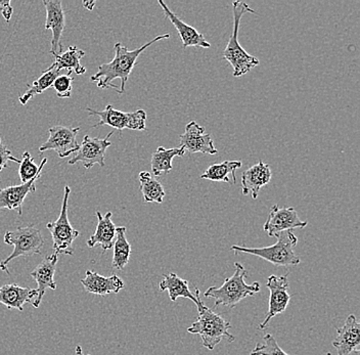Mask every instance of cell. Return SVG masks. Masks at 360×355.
Masks as SVG:
<instances>
[{"instance_id": "cell-1", "label": "cell", "mask_w": 360, "mask_h": 355, "mask_svg": "<svg viewBox=\"0 0 360 355\" xmlns=\"http://www.w3.org/2000/svg\"><path fill=\"white\" fill-rule=\"evenodd\" d=\"M169 34L157 36L154 39L143 44V46L129 51L120 42L115 44V57L108 64H103L98 67V72L90 77L91 82L96 83L98 89H116L118 93L122 94L125 91L126 83L129 79L130 74L136 65L139 56L153 44L160 40L168 39Z\"/></svg>"}, {"instance_id": "cell-2", "label": "cell", "mask_w": 360, "mask_h": 355, "mask_svg": "<svg viewBox=\"0 0 360 355\" xmlns=\"http://www.w3.org/2000/svg\"><path fill=\"white\" fill-rule=\"evenodd\" d=\"M235 269V273L231 278H225L221 286L210 287L205 292V297L215 300V306L224 305L233 309L240 301L260 292V284L258 282L247 284L248 273L244 265L236 262Z\"/></svg>"}, {"instance_id": "cell-3", "label": "cell", "mask_w": 360, "mask_h": 355, "mask_svg": "<svg viewBox=\"0 0 360 355\" xmlns=\"http://www.w3.org/2000/svg\"><path fill=\"white\" fill-rule=\"evenodd\" d=\"M198 307V318L188 329V332L193 335H199L202 339V346L207 349L214 350L222 340L229 343L236 341V337L229 333L231 323L224 320L219 314H215L212 309L207 307L200 300Z\"/></svg>"}, {"instance_id": "cell-4", "label": "cell", "mask_w": 360, "mask_h": 355, "mask_svg": "<svg viewBox=\"0 0 360 355\" xmlns=\"http://www.w3.org/2000/svg\"><path fill=\"white\" fill-rule=\"evenodd\" d=\"M245 13H256L253 8L244 1L233 2V29L229 44L224 51V58L233 69V77L246 75L252 69L257 67L260 62L256 57L249 55L238 42V29L240 20Z\"/></svg>"}, {"instance_id": "cell-5", "label": "cell", "mask_w": 360, "mask_h": 355, "mask_svg": "<svg viewBox=\"0 0 360 355\" xmlns=\"http://www.w3.org/2000/svg\"><path fill=\"white\" fill-rule=\"evenodd\" d=\"M278 242L272 246L262 248H248V247L233 245L231 250L238 253H247L262 258L276 266H294L300 264V258L294 252V248L298 244V238L292 231H283L276 235Z\"/></svg>"}, {"instance_id": "cell-6", "label": "cell", "mask_w": 360, "mask_h": 355, "mask_svg": "<svg viewBox=\"0 0 360 355\" xmlns=\"http://www.w3.org/2000/svg\"><path fill=\"white\" fill-rule=\"evenodd\" d=\"M4 243L13 246V253L6 259L2 260L0 269L11 275L8 264L18 257H30L36 254H41L45 240L41 231L34 224L19 226L15 231H6Z\"/></svg>"}, {"instance_id": "cell-7", "label": "cell", "mask_w": 360, "mask_h": 355, "mask_svg": "<svg viewBox=\"0 0 360 355\" xmlns=\"http://www.w3.org/2000/svg\"><path fill=\"white\" fill-rule=\"evenodd\" d=\"M71 195V188L69 186H65L64 199H63L60 214L56 221H51L46 224V228L51 231L53 238V248L55 253L65 254V255H73V243L80 235V233L73 228L70 224L68 217V204L69 197Z\"/></svg>"}, {"instance_id": "cell-8", "label": "cell", "mask_w": 360, "mask_h": 355, "mask_svg": "<svg viewBox=\"0 0 360 355\" xmlns=\"http://www.w3.org/2000/svg\"><path fill=\"white\" fill-rule=\"evenodd\" d=\"M90 116L100 117V121L94 125L92 128H98L108 125L114 129L122 131L124 129L135 130V131H146V113L145 110H137L131 113L119 111L115 109L112 105H108L103 111H96V110L87 108Z\"/></svg>"}, {"instance_id": "cell-9", "label": "cell", "mask_w": 360, "mask_h": 355, "mask_svg": "<svg viewBox=\"0 0 360 355\" xmlns=\"http://www.w3.org/2000/svg\"><path fill=\"white\" fill-rule=\"evenodd\" d=\"M112 134L114 131L110 132L105 138H90L89 136H85L82 143L79 146V150L68 163L70 165H75L81 162L86 169L94 167L96 164L100 165L101 168L105 167V152L108 148L112 146L109 139Z\"/></svg>"}, {"instance_id": "cell-10", "label": "cell", "mask_w": 360, "mask_h": 355, "mask_svg": "<svg viewBox=\"0 0 360 355\" xmlns=\"http://www.w3.org/2000/svg\"><path fill=\"white\" fill-rule=\"evenodd\" d=\"M269 290V312L264 321L259 325V329L265 330L274 316L283 314L287 309L291 295L289 293V273L281 276H270L266 284Z\"/></svg>"}, {"instance_id": "cell-11", "label": "cell", "mask_w": 360, "mask_h": 355, "mask_svg": "<svg viewBox=\"0 0 360 355\" xmlns=\"http://www.w3.org/2000/svg\"><path fill=\"white\" fill-rule=\"evenodd\" d=\"M49 138L39 148L40 152L55 150L60 158H66L75 154L79 150L77 134L80 127H68L64 125H56L49 128Z\"/></svg>"}, {"instance_id": "cell-12", "label": "cell", "mask_w": 360, "mask_h": 355, "mask_svg": "<svg viewBox=\"0 0 360 355\" xmlns=\"http://www.w3.org/2000/svg\"><path fill=\"white\" fill-rule=\"evenodd\" d=\"M308 222L303 221L298 217V213L292 207L280 208L274 205L270 209L269 217L265 221L263 231L269 237H276L283 231H292L295 228H304L307 226Z\"/></svg>"}, {"instance_id": "cell-13", "label": "cell", "mask_w": 360, "mask_h": 355, "mask_svg": "<svg viewBox=\"0 0 360 355\" xmlns=\"http://www.w3.org/2000/svg\"><path fill=\"white\" fill-rule=\"evenodd\" d=\"M46 10L45 29L53 31L51 53L53 56L63 53L62 35L66 26V17L60 0H44Z\"/></svg>"}, {"instance_id": "cell-14", "label": "cell", "mask_w": 360, "mask_h": 355, "mask_svg": "<svg viewBox=\"0 0 360 355\" xmlns=\"http://www.w3.org/2000/svg\"><path fill=\"white\" fill-rule=\"evenodd\" d=\"M180 147L191 154L202 153L213 156L218 153L210 134H205V127L198 124L195 121L188 123L184 134L180 136Z\"/></svg>"}, {"instance_id": "cell-15", "label": "cell", "mask_w": 360, "mask_h": 355, "mask_svg": "<svg viewBox=\"0 0 360 355\" xmlns=\"http://www.w3.org/2000/svg\"><path fill=\"white\" fill-rule=\"evenodd\" d=\"M58 255L56 253L45 257L35 269L31 271L30 276H32L35 282L37 283V297L31 304L35 309H38L44 298L45 292L47 289L56 290V283L53 280L55 276L56 265H58Z\"/></svg>"}, {"instance_id": "cell-16", "label": "cell", "mask_w": 360, "mask_h": 355, "mask_svg": "<svg viewBox=\"0 0 360 355\" xmlns=\"http://www.w3.org/2000/svg\"><path fill=\"white\" fill-rule=\"evenodd\" d=\"M80 282L87 293L98 296L118 294L125 286L118 276H103L92 271H86L84 278Z\"/></svg>"}, {"instance_id": "cell-17", "label": "cell", "mask_w": 360, "mask_h": 355, "mask_svg": "<svg viewBox=\"0 0 360 355\" xmlns=\"http://www.w3.org/2000/svg\"><path fill=\"white\" fill-rule=\"evenodd\" d=\"M337 337L333 342L338 355H348L359 349L360 343V325L354 314H351L343 327L336 328Z\"/></svg>"}, {"instance_id": "cell-18", "label": "cell", "mask_w": 360, "mask_h": 355, "mask_svg": "<svg viewBox=\"0 0 360 355\" xmlns=\"http://www.w3.org/2000/svg\"><path fill=\"white\" fill-rule=\"evenodd\" d=\"M159 4L163 8V12L165 13L166 17L168 18L171 24L175 27L177 32H179L180 39L182 41V46L184 49L188 47L195 46L201 47V49H210L211 44L205 39L204 36L197 30V29L191 27V25L184 23L182 20H180L174 13L169 10L167 4L165 2L159 0Z\"/></svg>"}, {"instance_id": "cell-19", "label": "cell", "mask_w": 360, "mask_h": 355, "mask_svg": "<svg viewBox=\"0 0 360 355\" xmlns=\"http://www.w3.org/2000/svg\"><path fill=\"white\" fill-rule=\"evenodd\" d=\"M41 174L31 179L26 183L19 186H8L6 188H0V211L4 209L8 210H17L19 215L22 214V203L27 195L36 191V181L40 179Z\"/></svg>"}, {"instance_id": "cell-20", "label": "cell", "mask_w": 360, "mask_h": 355, "mask_svg": "<svg viewBox=\"0 0 360 355\" xmlns=\"http://www.w3.org/2000/svg\"><path fill=\"white\" fill-rule=\"evenodd\" d=\"M271 177L269 166L259 161L242 174L243 195H248L251 193L252 198L257 199L261 188L270 183Z\"/></svg>"}, {"instance_id": "cell-21", "label": "cell", "mask_w": 360, "mask_h": 355, "mask_svg": "<svg viewBox=\"0 0 360 355\" xmlns=\"http://www.w3.org/2000/svg\"><path fill=\"white\" fill-rule=\"evenodd\" d=\"M112 212H107L105 215L101 214L100 211L96 212L98 226L96 233L86 242L89 248H94L100 245L103 253L111 250L117 235V226L112 221Z\"/></svg>"}, {"instance_id": "cell-22", "label": "cell", "mask_w": 360, "mask_h": 355, "mask_svg": "<svg viewBox=\"0 0 360 355\" xmlns=\"http://www.w3.org/2000/svg\"><path fill=\"white\" fill-rule=\"evenodd\" d=\"M36 289H29L17 284L4 285L0 287V303L8 309L24 310V305L37 297ZM33 302V301H32Z\"/></svg>"}, {"instance_id": "cell-23", "label": "cell", "mask_w": 360, "mask_h": 355, "mask_svg": "<svg viewBox=\"0 0 360 355\" xmlns=\"http://www.w3.org/2000/svg\"><path fill=\"white\" fill-rule=\"evenodd\" d=\"M160 291H168L169 298L172 302H176L177 298L190 299L195 305L199 302L200 290L195 288V294L191 293L188 280L179 278L176 273L165 275L159 284Z\"/></svg>"}, {"instance_id": "cell-24", "label": "cell", "mask_w": 360, "mask_h": 355, "mask_svg": "<svg viewBox=\"0 0 360 355\" xmlns=\"http://www.w3.org/2000/svg\"><path fill=\"white\" fill-rule=\"evenodd\" d=\"M84 56L85 51L82 49H79L76 46H70L65 53L53 56L55 62L45 72L55 69H67L69 72H75L78 75H83L86 73V68L81 65L80 60Z\"/></svg>"}, {"instance_id": "cell-25", "label": "cell", "mask_w": 360, "mask_h": 355, "mask_svg": "<svg viewBox=\"0 0 360 355\" xmlns=\"http://www.w3.org/2000/svg\"><path fill=\"white\" fill-rule=\"evenodd\" d=\"M186 155V150L184 148L177 147L172 149H165L164 147H159L152 155L150 160V167L154 176H160L163 173H170L172 172V161L175 157H184Z\"/></svg>"}, {"instance_id": "cell-26", "label": "cell", "mask_w": 360, "mask_h": 355, "mask_svg": "<svg viewBox=\"0 0 360 355\" xmlns=\"http://www.w3.org/2000/svg\"><path fill=\"white\" fill-rule=\"evenodd\" d=\"M141 194L146 203L162 204L166 193L161 183L155 179L150 172H141L139 175Z\"/></svg>"}, {"instance_id": "cell-27", "label": "cell", "mask_w": 360, "mask_h": 355, "mask_svg": "<svg viewBox=\"0 0 360 355\" xmlns=\"http://www.w3.org/2000/svg\"><path fill=\"white\" fill-rule=\"evenodd\" d=\"M114 256H112V265L115 269L118 271H123L126 265L128 264L131 255V246L129 242L127 241L126 238V228L125 226H120L117 228L116 240H115L114 245Z\"/></svg>"}, {"instance_id": "cell-28", "label": "cell", "mask_w": 360, "mask_h": 355, "mask_svg": "<svg viewBox=\"0 0 360 355\" xmlns=\"http://www.w3.org/2000/svg\"><path fill=\"white\" fill-rule=\"evenodd\" d=\"M242 161H224L213 164L201 175L202 179L211 181L229 183V174H233V183H236V172L242 167Z\"/></svg>"}, {"instance_id": "cell-29", "label": "cell", "mask_w": 360, "mask_h": 355, "mask_svg": "<svg viewBox=\"0 0 360 355\" xmlns=\"http://www.w3.org/2000/svg\"><path fill=\"white\" fill-rule=\"evenodd\" d=\"M62 70L55 69L51 71L42 72V75L37 80L34 81L32 84H27L28 91L19 96V102L22 105H26L27 103L33 98L34 96L41 94L46 89L53 87V82L60 75Z\"/></svg>"}, {"instance_id": "cell-30", "label": "cell", "mask_w": 360, "mask_h": 355, "mask_svg": "<svg viewBox=\"0 0 360 355\" xmlns=\"http://www.w3.org/2000/svg\"><path fill=\"white\" fill-rule=\"evenodd\" d=\"M47 163V158L41 161L40 165H36L35 162L30 153L25 152L22 154V161L20 162L19 176L22 183H28L31 179H35L38 175L41 174L45 164Z\"/></svg>"}, {"instance_id": "cell-31", "label": "cell", "mask_w": 360, "mask_h": 355, "mask_svg": "<svg viewBox=\"0 0 360 355\" xmlns=\"http://www.w3.org/2000/svg\"><path fill=\"white\" fill-rule=\"evenodd\" d=\"M250 355H290L283 351L274 335L266 334L263 337V343L256 344Z\"/></svg>"}, {"instance_id": "cell-32", "label": "cell", "mask_w": 360, "mask_h": 355, "mask_svg": "<svg viewBox=\"0 0 360 355\" xmlns=\"http://www.w3.org/2000/svg\"><path fill=\"white\" fill-rule=\"evenodd\" d=\"M71 74L72 72H68V74H60L53 82V87L55 89L56 96L60 98H71L74 81Z\"/></svg>"}, {"instance_id": "cell-33", "label": "cell", "mask_w": 360, "mask_h": 355, "mask_svg": "<svg viewBox=\"0 0 360 355\" xmlns=\"http://www.w3.org/2000/svg\"><path fill=\"white\" fill-rule=\"evenodd\" d=\"M10 161L15 162L18 164L21 162L19 159L13 156V153L4 145L1 138H0V172L8 167V162Z\"/></svg>"}, {"instance_id": "cell-34", "label": "cell", "mask_w": 360, "mask_h": 355, "mask_svg": "<svg viewBox=\"0 0 360 355\" xmlns=\"http://www.w3.org/2000/svg\"><path fill=\"white\" fill-rule=\"evenodd\" d=\"M0 13H1L2 17L6 20V22L11 21V15H13V10L11 6V1L6 0V1H1L0 0Z\"/></svg>"}, {"instance_id": "cell-35", "label": "cell", "mask_w": 360, "mask_h": 355, "mask_svg": "<svg viewBox=\"0 0 360 355\" xmlns=\"http://www.w3.org/2000/svg\"><path fill=\"white\" fill-rule=\"evenodd\" d=\"M82 4L86 10L92 11L96 6V1H83Z\"/></svg>"}, {"instance_id": "cell-36", "label": "cell", "mask_w": 360, "mask_h": 355, "mask_svg": "<svg viewBox=\"0 0 360 355\" xmlns=\"http://www.w3.org/2000/svg\"><path fill=\"white\" fill-rule=\"evenodd\" d=\"M74 355H90V354H83V351H82V347H81V346H76V349H75V354Z\"/></svg>"}, {"instance_id": "cell-37", "label": "cell", "mask_w": 360, "mask_h": 355, "mask_svg": "<svg viewBox=\"0 0 360 355\" xmlns=\"http://www.w3.org/2000/svg\"><path fill=\"white\" fill-rule=\"evenodd\" d=\"M359 354H360L359 349H355V350H353V351L351 352V354H349L348 355H359Z\"/></svg>"}]
</instances>
